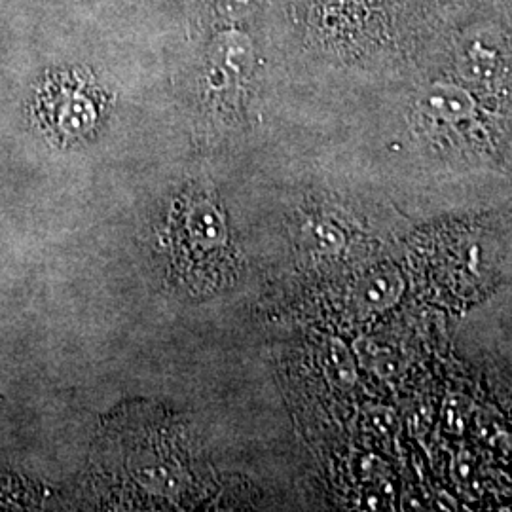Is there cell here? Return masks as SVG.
Instances as JSON below:
<instances>
[{
	"label": "cell",
	"mask_w": 512,
	"mask_h": 512,
	"mask_svg": "<svg viewBox=\"0 0 512 512\" xmlns=\"http://www.w3.org/2000/svg\"><path fill=\"white\" fill-rule=\"evenodd\" d=\"M420 109L435 122L463 126L475 120L476 101L463 86L437 82L421 93Z\"/></svg>",
	"instance_id": "obj_4"
},
{
	"label": "cell",
	"mask_w": 512,
	"mask_h": 512,
	"mask_svg": "<svg viewBox=\"0 0 512 512\" xmlns=\"http://www.w3.org/2000/svg\"><path fill=\"white\" fill-rule=\"evenodd\" d=\"M38 118L57 141L76 143L92 135L101 120L99 93L84 78L61 74L38 93Z\"/></svg>",
	"instance_id": "obj_2"
},
{
	"label": "cell",
	"mask_w": 512,
	"mask_h": 512,
	"mask_svg": "<svg viewBox=\"0 0 512 512\" xmlns=\"http://www.w3.org/2000/svg\"><path fill=\"white\" fill-rule=\"evenodd\" d=\"M169 234L173 270L192 293H213L236 274L228 224L207 192L192 190L179 198Z\"/></svg>",
	"instance_id": "obj_1"
},
{
	"label": "cell",
	"mask_w": 512,
	"mask_h": 512,
	"mask_svg": "<svg viewBox=\"0 0 512 512\" xmlns=\"http://www.w3.org/2000/svg\"><path fill=\"white\" fill-rule=\"evenodd\" d=\"M401 281L395 279H376L368 289H366V298L372 306H389L397 300V296L401 294Z\"/></svg>",
	"instance_id": "obj_6"
},
{
	"label": "cell",
	"mask_w": 512,
	"mask_h": 512,
	"mask_svg": "<svg viewBox=\"0 0 512 512\" xmlns=\"http://www.w3.org/2000/svg\"><path fill=\"white\" fill-rule=\"evenodd\" d=\"M499 48L486 37L469 38L459 48L458 71L473 84H488L499 73Z\"/></svg>",
	"instance_id": "obj_5"
},
{
	"label": "cell",
	"mask_w": 512,
	"mask_h": 512,
	"mask_svg": "<svg viewBox=\"0 0 512 512\" xmlns=\"http://www.w3.org/2000/svg\"><path fill=\"white\" fill-rule=\"evenodd\" d=\"M251 2L253 0H219L220 12H224L228 18H239V14L245 12Z\"/></svg>",
	"instance_id": "obj_7"
},
{
	"label": "cell",
	"mask_w": 512,
	"mask_h": 512,
	"mask_svg": "<svg viewBox=\"0 0 512 512\" xmlns=\"http://www.w3.org/2000/svg\"><path fill=\"white\" fill-rule=\"evenodd\" d=\"M253 42L239 31H224L211 44L207 84L215 92L238 88L241 78L253 67Z\"/></svg>",
	"instance_id": "obj_3"
}]
</instances>
